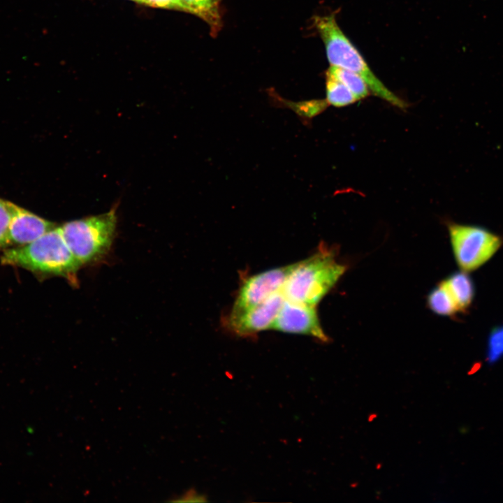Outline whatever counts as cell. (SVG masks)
<instances>
[{"instance_id":"6","label":"cell","mask_w":503,"mask_h":503,"mask_svg":"<svg viewBox=\"0 0 503 503\" xmlns=\"http://www.w3.org/2000/svg\"><path fill=\"white\" fill-rule=\"evenodd\" d=\"M296 263L265 270L244 280L234 300L231 313L256 306L281 291Z\"/></svg>"},{"instance_id":"14","label":"cell","mask_w":503,"mask_h":503,"mask_svg":"<svg viewBox=\"0 0 503 503\" xmlns=\"http://www.w3.org/2000/svg\"><path fill=\"white\" fill-rule=\"evenodd\" d=\"M428 303L431 310L439 315L451 316L459 312L456 303L442 282L430 292Z\"/></svg>"},{"instance_id":"19","label":"cell","mask_w":503,"mask_h":503,"mask_svg":"<svg viewBox=\"0 0 503 503\" xmlns=\"http://www.w3.org/2000/svg\"><path fill=\"white\" fill-rule=\"evenodd\" d=\"M172 502H201L205 501L202 500V497L194 494L192 492H188L184 494L180 498L171 500Z\"/></svg>"},{"instance_id":"13","label":"cell","mask_w":503,"mask_h":503,"mask_svg":"<svg viewBox=\"0 0 503 503\" xmlns=\"http://www.w3.org/2000/svg\"><path fill=\"white\" fill-rule=\"evenodd\" d=\"M326 101L328 105L343 107L357 100L351 92L339 80L329 73L326 74Z\"/></svg>"},{"instance_id":"7","label":"cell","mask_w":503,"mask_h":503,"mask_svg":"<svg viewBox=\"0 0 503 503\" xmlns=\"http://www.w3.org/2000/svg\"><path fill=\"white\" fill-rule=\"evenodd\" d=\"M284 299L282 291L277 292L256 306L228 313L224 319V324L231 333L245 337L271 329Z\"/></svg>"},{"instance_id":"3","label":"cell","mask_w":503,"mask_h":503,"mask_svg":"<svg viewBox=\"0 0 503 503\" xmlns=\"http://www.w3.org/2000/svg\"><path fill=\"white\" fill-rule=\"evenodd\" d=\"M314 25L323 41L330 66L358 74L375 96L395 107L402 109L407 107L404 101L390 91L374 75L358 50L342 32L334 15L315 16Z\"/></svg>"},{"instance_id":"15","label":"cell","mask_w":503,"mask_h":503,"mask_svg":"<svg viewBox=\"0 0 503 503\" xmlns=\"http://www.w3.org/2000/svg\"><path fill=\"white\" fill-rule=\"evenodd\" d=\"M327 71L342 82L351 92L357 101L369 95V87L358 74L333 66H330Z\"/></svg>"},{"instance_id":"9","label":"cell","mask_w":503,"mask_h":503,"mask_svg":"<svg viewBox=\"0 0 503 503\" xmlns=\"http://www.w3.org/2000/svg\"><path fill=\"white\" fill-rule=\"evenodd\" d=\"M55 227L53 223L18 207L9 225L7 247L27 245Z\"/></svg>"},{"instance_id":"8","label":"cell","mask_w":503,"mask_h":503,"mask_svg":"<svg viewBox=\"0 0 503 503\" xmlns=\"http://www.w3.org/2000/svg\"><path fill=\"white\" fill-rule=\"evenodd\" d=\"M271 329L312 336L321 342L328 337L321 326L316 306L284 299Z\"/></svg>"},{"instance_id":"2","label":"cell","mask_w":503,"mask_h":503,"mask_svg":"<svg viewBox=\"0 0 503 503\" xmlns=\"http://www.w3.org/2000/svg\"><path fill=\"white\" fill-rule=\"evenodd\" d=\"M346 270L335 252L326 246L311 256L296 262L282 292L285 299L316 306Z\"/></svg>"},{"instance_id":"16","label":"cell","mask_w":503,"mask_h":503,"mask_svg":"<svg viewBox=\"0 0 503 503\" xmlns=\"http://www.w3.org/2000/svg\"><path fill=\"white\" fill-rule=\"evenodd\" d=\"M503 357V325L490 332L487 344L486 358L489 363H495Z\"/></svg>"},{"instance_id":"18","label":"cell","mask_w":503,"mask_h":503,"mask_svg":"<svg viewBox=\"0 0 503 503\" xmlns=\"http://www.w3.org/2000/svg\"><path fill=\"white\" fill-rule=\"evenodd\" d=\"M141 3L155 8L175 9L185 12L181 0H142Z\"/></svg>"},{"instance_id":"1","label":"cell","mask_w":503,"mask_h":503,"mask_svg":"<svg viewBox=\"0 0 503 503\" xmlns=\"http://www.w3.org/2000/svg\"><path fill=\"white\" fill-rule=\"evenodd\" d=\"M1 261L42 275L62 276L72 282L77 280L82 265L68 247L59 226L27 245L6 249Z\"/></svg>"},{"instance_id":"20","label":"cell","mask_w":503,"mask_h":503,"mask_svg":"<svg viewBox=\"0 0 503 503\" xmlns=\"http://www.w3.org/2000/svg\"><path fill=\"white\" fill-rule=\"evenodd\" d=\"M141 3L142 0H131Z\"/></svg>"},{"instance_id":"4","label":"cell","mask_w":503,"mask_h":503,"mask_svg":"<svg viewBox=\"0 0 503 503\" xmlns=\"http://www.w3.org/2000/svg\"><path fill=\"white\" fill-rule=\"evenodd\" d=\"M115 210L59 226L68 247L81 265L94 263L109 251L117 226Z\"/></svg>"},{"instance_id":"5","label":"cell","mask_w":503,"mask_h":503,"mask_svg":"<svg viewBox=\"0 0 503 503\" xmlns=\"http://www.w3.org/2000/svg\"><path fill=\"white\" fill-rule=\"evenodd\" d=\"M447 224L453 255L462 271L471 272L483 265L502 244L500 235L482 226Z\"/></svg>"},{"instance_id":"17","label":"cell","mask_w":503,"mask_h":503,"mask_svg":"<svg viewBox=\"0 0 503 503\" xmlns=\"http://www.w3.org/2000/svg\"><path fill=\"white\" fill-rule=\"evenodd\" d=\"M19 206L0 199V248L7 247V234L10 223Z\"/></svg>"},{"instance_id":"10","label":"cell","mask_w":503,"mask_h":503,"mask_svg":"<svg viewBox=\"0 0 503 503\" xmlns=\"http://www.w3.org/2000/svg\"><path fill=\"white\" fill-rule=\"evenodd\" d=\"M270 103L273 107L288 108L293 111L303 124H308L312 119L326 110L328 105L326 99H314L292 101L279 96L275 92H269Z\"/></svg>"},{"instance_id":"12","label":"cell","mask_w":503,"mask_h":503,"mask_svg":"<svg viewBox=\"0 0 503 503\" xmlns=\"http://www.w3.org/2000/svg\"><path fill=\"white\" fill-rule=\"evenodd\" d=\"M185 12L196 15L210 27V33L215 36L221 28L220 4L221 0H181Z\"/></svg>"},{"instance_id":"11","label":"cell","mask_w":503,"mask_h":503,"mask_svg":"<svg viewBox=\"0 0 503 503\" xmlns=\"http://www.w3.org/2000/svg\"><path fill=\"white\" fill-rule=\"evenodd\" d=\"M442 282L453 298L459 312H465L470 306L474 295V284L469 275L462 270L451 275Z\"/></svg>"}]
</instances>
